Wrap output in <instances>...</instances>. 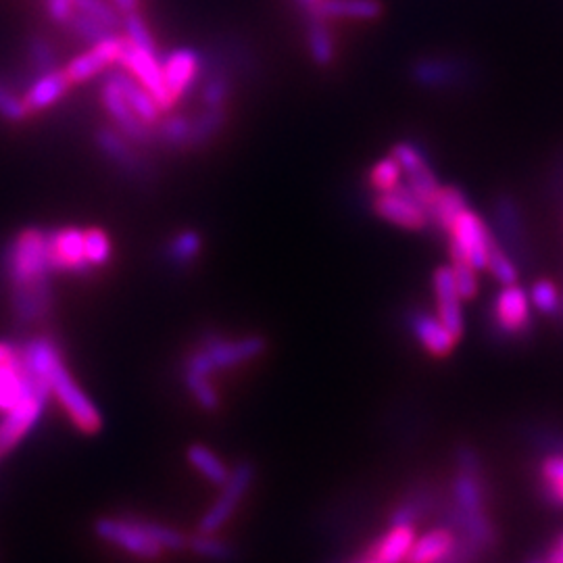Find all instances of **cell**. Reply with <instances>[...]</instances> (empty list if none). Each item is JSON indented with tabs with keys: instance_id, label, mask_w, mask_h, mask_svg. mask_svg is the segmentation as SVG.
<instances>
[{
	"instance_id": "obj_1",
	"label": "cell",
	"mask_w": 563,
	"mask_h": 563,
	"mask_svg": "<svg viewBox=\"0 0 563 563\" xmlns=\"http://www.w3.org/2000/svg\"><path fill=\"white\" fill-rule=\"evenodd\" d=\"M21 361H23V367H26L28 378L36 386L46 388L48 393L53 390L55 399L67 411L73 426L86 434H94L101 430V424H103L101 413L96 411L94 403L84 395V390L65 370V365L61 361L57 347L53 345V340H48V338L32 340L30 345L23 349Z\"/></svg>"
},
{
	"instance_id": "obj_2",
	"label": "cell",
	"mask_w": 563,
	"mask_h": 563,
	"mask_svg": "<svg viewBox=\"0 0 563 563\" xmlns=\"http://www.w3.org/2000/svg\"><path fill=\"white\" fill-rule=\"evenodd\" d=\"M51 253H48V232L30 228L23 230L7 249L5 274L11 290L36 288L51 284Z\"/></svg>"
},
{
	"instance_id": "obj_3",
	"label": "cell",
	"mask_w": 563,
	"mask_h": 563,
	"mask_svg": "<svg viewBox=\"0 0 563 563\" xmlns=\"http://www.w3.org/2000/svg\"><path fill=\"white\" fill-rule=\"evenodd\" d=\"M265 351V340L261 336H247L238 340H226L213 336L203 342V347L194 351L186 361V374L209 378L215 370H230L240 363H247Z\"/></svg>"
},
{
	"instance_id": "obj_4",
	"label": "cell",
	"mask_w": 563,
	"mask_h": 563,
	"mask_svg": "<svg viewBox=\"0 0 563 563\" xmlns=\"http://www.w3.org/2000/svg\"><path fill=\"white\" fill-rule=\"evenodd\" d=\"M447 236L451 261H465L476 269H486L488 242H491L493 232L482 222V217L476 211H472L470 207L461 211L455 217Z\"/></svg>"
},
{
	"instance_id": "obj_5",
	"label": "cell",
	"mask_w": 563,
	"mask_h": 563,
	"mask_svg": "<svg viewBox=\"0 0 563 563\" xmlns=\"http://www.w3.org/2000/svg\"><path fill=\"white\" fill-rule=\"evenodd\" d=\"M491 322L501 338H520L530 334L532 313L528 292L518 284L503 286L493 301Z\"/></svg>"
},
{
	"instance_id": "obj_6",
	"label": "cell",
	"mask_w": 563,
	"mask_h": 563,
	"mask_svg": "<svg viewBox=\"0 0 563 563\" xmlns=\"http://www.w3.org/2000/svg\"><path fill=\"white\" fill-rule=\"evenodd\" d=\"M48 395L51 393H48L46 388H40L32 382L28 395L23 397L15 407L5 411V418L0 420V453L11 451L19 440L36 426V422L40 420V415L44 411V405L48 401Z\"/></svg>"
},
{
	"instance_id": "obj_7",
	"label": "cell",
	"mask_w": 563,
	"mask_h": 563,
	"mask_svg": "<svg viewBox=\"0 0 563 563\" xmlns=\"http://www.w3.org/2000/svg\"><path fill=\"white\" fill-rule=\"evenodd\" d=\"M96 532H99V536H103L105 541L142 559H157L163 553V547L155 541L151 532L146 530L144 520L105 518L96 524Z\"/></svg>"
},
{
	"instance_id": "obj_8",
	"label": "cell",
	"mask_w": 563,
	"mask_h": 563,
	"mask_svg": "<svg viewBox=\"0 0 563 563\" xmlns=\"http://www.w3.org/2000/svg\"><path fill=\"white\" fill-rule=\"evenodd\" d=\"M374 211L384 222L411 232L424 230L430 224L426 207L413 197L405 184H399L390 192H380L374 199Z\"/></svg>"
},
{
	"instance_id": "obj_9",
	"label": "cell",
	"mask_w": 563,
	"mask_h": 563,
	"mask_svg": "<svg viewBox=\"0 0 563 563\" xmlns=\"http://www.w3.org/2000/svg\"><path fill=\"white\" fill-rule=\"evenodd\" d=\"M119 65L126 71H130L132 76L155 96V101L159 103V107L163 111L171 109V103L167 99V90H165V80H163V65L157 59L155 51L140 48L124 36V42H121Z\"/></svg>"
},
{
	"instance_id": "obj_10",
	"label": "cell",
	"mask_w": 563,
	"mask_h": 563,
	"mask_svg": "<svg viewBox=\"0 0 563 563\" xmlns=\"http://www.w3.org/2000/svg\"><path fill=\"white\" fill-rule=\"evenodd\" d=\"M253 478H255L253 463H249V461L238 463L234 472H230L228 480L222 484L224 486L222 497L213 503V507L207 511V516L201 520L199 532L215 534L219 528H222L234 516V511L238 509L240 501L251 488Z\"/></svg>"
},
{
	"instance_id": "obj_11",
	"label": "cell",
	"mask_w": 563,
	"mask_h": 563,
	"mask_svg": "<svg viewBox=\"0 0 563 563\" xmlns=\"http://www.w3.org/2000/svg\"><path fill=\"white\" fill-rule=\"evenodd\" d=\"M101 99H103L107 113L113 119V124L117 126V130L121 134L128 136L136 144H151L155 140V128L144 124V121L132 111L124 92L119 90V86L115 84V80L111 76H107L103 82Z\"/></svg>"
},
{
	"instance_id": "obj_12",
	"label": "cell",
	"mask_w": 563,
	"mask_h": 563,
	"mask_svg": "<svg viewBox=\"0 0 563 563\" xmlns=\"http://www.w3.org/2000/svg\"><path fill=\"white\" fill-rule=\"evenodd\" d=\"M48 253H51L53 272H90V263L86 259L84 247V230L80 228H59L48 232Z\"/></svg>"
},
{
	"instance_id": "obj_13",
	"label": "cell",
	"mask_w": 563,
	"mask_h": 563,
	"mask_svg": "<svg viewBox=\"0 0 563 563\" xmlns=\"http://www.w3.org/2000/svg\"><path fill=\"white\" fill-rule=\"evenodd\" d=\"M161 65L167 99L171 107H174L186 94V90L194 84V80L199 78V73L203 71V59L197 51H192V48H178V51L171 53Z\"/></svg>"
},
{
	"instance_id": "obj_14",
	"label": "cell",
	"mask_w": 563,
	"mask_h": 563,
	"mask_svg": "<svg viewBox=\"0 0 563 563\" xmlns=\"http://www.w3.org/2000/svg\"><path fill=\"white\" fill-rule=\"evenodd\" d=\"M432 286H434V297H436V309H438V320L445 324V328L457 338H463L465 330V320L461 311V297L455 286L453 269L451 265H440L436 267V272L432 276Z\"/></svg>"
},
{
	"instance_id": "obj_15",
	"label": "cell",
	"mask_w": 563,
	"mask_h": 563,
	"mask_svg": "<svg viewBox=\"0 0 563 563\" xmlns=\"http://www.w3.org/2000/svg\"><path fill=\"white\" fill-rule=\"evenodd\" d=\"M121 42H124V36L113 34L101 42L92 44L84 55L69 61V65H65V71H67L71 84H82L86 80H92L109 65L119 63Z\"/></svg>"
},
{
	"instance_id": "obj_16",
	"label": "cell",
	"mask_w": 563,
	"mask_h": 563,
	"mask_svg": "<svg viewBox=\"0 0 563 563\" xmlns=\"http://www.w3.org/2000/svg\"><path fill=\"white\" fill-rule=\"evenodd\" d=\"M407 328L411 330L415 340L420 342L422 349L436 359L449 357L459 342L438 317L422 309H415L407 315Z\"/></svg>"
},
{
	"instance_id": "obj_17",
	"label": "cell",
	"mask_w": 563,
	"mask_h": 563,
	"mask_svg": "<svg viewBox=\"0 0 563 563\" xmlns=\"http://www.w3.org/2000/svg\"><path fill=\"white\" fill-rule=\"evenodd\" d=\"M96 144H99L101 153L113 161L121 171L126 174H142L144 171V161L142 157L136 153L134 144L128 136H124L121 132H117L115 128H99L96 130Z\"/></svg>"
},
{
	"instance_id": "obj_18",
	"label": "cell",
	"mask_w": 563,
	"mask_h": 563,
	"mask_svg": "<svg viewBox=\"0 0 563 563\" xmlns=\"http://www.w3.org/2000/svg\"><path fill=\"white\" fill-rule=\"evenodd\" d=\"M71 80L67 76L65 67H55L46 73H40L36 82L30 86V90L23 96V103H26L30 115L44 111L48 107H53L61 96L71 88Z\"/></svg>"
},
{
	"instance_id": "obj_19",
	"label": "cell",
	"mask_w": 563,
	"mask_h": 563,
	"mask_svg": "<svg viewBox=\"0 0 563 563\" xmlns=\"http://www.w3.org/2000/svg\"><path fill=\"white\" fill-rule=\"evenodd\" d=\"M457 536L449 526H438L415 538L405 563H443L455 549Z\"/></svg>"
},
{
	"instance_id": "obj_20",
	"label": "cell",
	"mask_w": 563,
	"mask_h": 563,
	"mask_svg": "<svg viewBox=\"0 0 563 563\" xmlns=\"http://www.w3.org/2000/svg\"><path fill=\"white\" fill-rule=\"evenodd\" d=\"M109 76L115 80L119 90L124 92L132 111L144 121V124H149V126L155 128V124H159V117L163 113V109L155 101V96L149 90H146L126 69L124 71H113V73H109Z\"/></svg>"
},
{
	"instance_id": "obj_21",
	"label": "cell",
	"mask_w": 563,
	"mask_h": 563,
	"mask_svg": "<svg viewBox=\"0 0 563 563\" xmlns=\"http://www.w3.org/2000/svg\"><path fill=\"white\" fill-rule=\"evenodd\" d=\"M468 207V199H465V194L457 186H440L426 207L428 222L447 234L455 217Z\"/></svg>"
},
{
	"instance_id": "obj_22",
	"label": "cell",
	"mask_w": 563,
	"mask_h": 563,
	"mask_svg": "<svg viewBox=\"0 0 563 563\" xmlns=\"http://www.w3.org/2000/svg\"><path fill=\"white\" fill-rule=\"evenodd\" d=\"M415 541V526L397 524L390 526L378 541L370 547L378 563H405L409 549Z\"/></svg>"
},
{
	"instance_id": "obj_23",
	"label": "cell",
	"mask_w": 563,
	"mask_h": 563,
	"mask_svg": "<svg viewBox=\"0 0 563 563\" xmlns=\"http://www.w3.org/2000/svg\"><path fill=\"white\" fill-rule=\"evenodd\" d=\"M436 505V495L430 486H418L409 491L390 513V526H415Z\"/></svg>"
},
{
	"instance_id": "obj_24",
	"label": "cell",
	"mask_w": 563,
	"mask_h": 563,
	"mask_svg": "<svg viewBox=\"0 0 563 563\" xmlns=\"http://www.w3.org/2000/svg\"><path fill=\"white\" fill-rule=\"evenodd\" d=\"M32 382L26 374L21 357L13 363L0 365V411H9L28 395Z\"/></svg>"
},
{
	"instance_id": "obj_25",
	"label": "cell",
	"mask_w": 563,
	"mask_h": 563,
	"mask_svg": "<svg viewBox=\"0 0 563 563\" xmlns=\"http://www.w3.org/2000/svg\"><path fill=\"white\" fill-rule=\"evenodd\" d=\"M324 19H357L372 21L382 15L380 0H324L315 13Z\"/></svg>"
},
{
	"instance_id": "obj_26",
	"label": "cell",
	"mask_w": 563,
	"mask_h": 563,
	"mask_svg": "<svg viewBox=\"0 0 563 563\" xmlns=\"http://www.w3.org/2000/svg\"><path fill=\"white\" fill-rule=\"evenodd\" d=\"M495 219H497L501 238L509 247V251L522 255L524 253V232H522L520 213L511 199H507V197L497 199Z\"/></svg>"
},
{
	"instance_id": "obj_27",
	"label": "cell",
	"mask_w": 563,
	"mask_h": 563,
	"mask_svg": "<svg viewBox=\"0 0 563 563\" xmlns=\"http://www.w3.org/2000/svg\"><path fill=\"white\" fill-rule=\"evenodd\" d=\"M226 121H228L226 107H203L201 115L192 119L186 149H201V146L215 140L219 130L226 126Z\"/></svg>"
},
{
	"instance_id": "obj_28",
	"label": "cell",
	"mask_w": 563,
	"mask_h": 563,
	"mask_svg": "<svg viewBox=\"0 0 563 563\" xmlns=\"http://www.w3.org/2000/svg\"><path fill=\"white\" fill-rule=\"evenodd\" d=\"M324 17L320 15H309V26H307V46H309V55L313 59L315 65L320 67H328L334 63V38L330 28L326 26Z\"/></svg>"
},
{
	"instance_id": "obj_29",
	"label": "cell",
	"mask_w": 563,
	"mask_h": 563,
	"mask_svg": "<svg viewBox=\"0 0 563 563\" xmlns=\"http://www.w3.org/2000/svg\"><path fill=\"white\" fill-rule=\"evenodd\" d=\"M459 76V69L451 61L443 59H422L413 65L411 78L424 88H447Z\"/></svg>"
},
{
	"instance_id": "obj_30",
	"label": "cell",
	"mask_w": 563,
	"mask_h": 563,
	"mask_svg": "<svg viewBox=\"0 0 563 563\" xmlns=\"http://www.w3.org/2000/svg\"><path fill=\"white\" fill-rule=\"evenodd\" d=\"M192 119L186 115H169L165 121L155 126V140H159L167 149L182 151L188 146Z\"/></svg>"
},
{
	"instance_id": "obj_31",
	"label": "cell",
	"mask_w": 563,
	"mask_h": 563,
	"mask_svg": "<svg viewBox=\"0 0 563 563\" xmlns=\"http://www.w3.org/2000/svg\"><path fill=\"white\" fill-rule=\"evenodd\" d=\"M486 269L493 274V278L497 282H501V286L518 284V267H516V263H513V259L509 257L507 249L501 247V242L495 238V234H493L491 242H488Z\"/></svg>"
},
{
	"instance_id": "obj_32",
	"label": "cell",
	"mask_w": 563,
	"mask_h": 563,
	"mask_svg": "<svg viewBox=\"0 0 563 563\" xmlns=\"http://www.w3.org/2000/svg\"><path fill=\"white\" fill-rule=\"evenodd\" d=\"M188 461L213 484L222 486L230 476V470L226 468V463L219 459L211 449H207L203 445H192L188 449Z\"/></svg>"
},
{
	"instance_id": "obj_33",
	"label": "cell",
	"mask_w": 563,
	"mask_h": 563,
	"mask_svg": "<svg viewBox=\"0 0 563 563\" xmlns=\"http://www.w3.org/2000/svg\"><path fill=\"white\" fill-rule=\"evenodd\" d=\"M541 484L549 503L563 507V453H555L543 461Z\"/></svg>"
},
{
	"instance_id": "obj_34",
	"label": "cell",
	"mask_w": 563,
	"mask_h": 563,
	"mask_svg": "<svg viewBox=\"0 0 563 563\" xmlns=\"http://www.w3.org/2000/svg\"><path fill=\"white\" fill-rule=\"evenodd\" d=\"M201 249H203L201 236L194 230H184L178 236L171 238L167 247V257L174 265L184 267L199 257Z\"/></svg>"
},
{
	"instance_id": "obj_35",
	"label": "cell",
	"mask_w": 563,
	"mask_h": 563,
	"mask_svg": "<svg viewBox=\"0 0 563 563\" xmlns=\"http://www.w3.org/2000/svg\"><path fill=\"white\" fill-rule=\"evenodd\" d=\"M65 26L69 28V32H71L73 36L80 38L82 42H88L90 46L96 44V42L105 40V38H109V36H113V34H117V32L109 30L107 26H103V23L94 21L92 17H88V15H84V13H80V11H73L71 17L67 19Z\"/></svg>"
},
{
	"instance_id": "obj_36",
	"label": "cell",
	"mask_w": 563,
	"mask_h": 563,
	"mask_svg": "<svg viewBox=\"0 0 563 563\" xmlns=\"http://www.w3.org/2000/svg\"><path fill=\"white\" fill-rule=\"evenodd\" d=\"M403 178V169L397 163V159L393 155H388L384 159H380L372 171H370V188L380 192H390L395 190L401 184Z\"/></svg>"
},
{
	"instance_id": "obj_37",
	"label": "cell",
	"mask_w": 563,
	"mask_h": 563,
	"mask_svg": "<svg viewBox=\"0 0 563 563\" xmlns=\"http://www.w3.org/2000/svg\"><path fill=\"white\" fill-rule=\"evenodd\" d=\"M232 80L224 71H211L201 88V103L203 107H226L230 99Z\"/></svg>"
},
{
	"instance_id": "obj_38",
	"label": "cell",
	"mask_w": 563,
	"mask_h": 563,
	"mask_svg": "<svg viewBox=\"0 0 563 563\" xmlns=\"http://www.w3.org/2000/svg\"><path fill=\"white\" fill-rule=\"evenodd\" d=\"M76 11L103 23V26H107L113 32L124 26V17H121L117 7H111L109 3H105V0H76Z\"/></svg>"
},
{
	"instance_id": "obj_39",
	"label": "cell",
	"mask_w": 563,
	"mask_h": 563,
	"mask_svg": "<svg viewBox=\"0 0 563 563\" xmlns=\"http://www.w3.org/2000/svg\"><path fill=\"white\" fill-rule=\"evenodd\" d=\"M530 303L543 315H557L561 309V295L551 280H538L530 290Z\"/></svg>"
},
{
	"instance_id": "obj_40",
	"label": "cell",
	"mask_w": 563,
	"mask_h": 563,
	"mask_svg": "<svg viewBox=\"0 0 563 563\" xmlns=\"http://www.w3.org/2000/svg\"><path fill=\"white\" fill-rule=\"evenodd\" d=\"M188 545L197 555H203V557L213 559V561H228V559L234 557V549L228 543L215 538V534L199 532L197 536L190 538Z\"/></svg>"
},
{
	"instance_id": "obj_41",
	"label": "cell",
	"mask_w": 563,
	"mask_h": 563,
	"mask_svg": "<svg viewBox=\"0 0 563 563\" xmlns=\"http://www.w3.org/2000/svg\"><path fill=\"white\" fill-rule=\"evenodd\" d=\"M390 155H393L397 159V163L401 165L403 169V174L409 176V174H415V171H422V169H428L430 163L426 159V155L422 153L420 146H415L411 142H397L393 146V151H390Z\"/></svg>"
},
{
	"instance_id": "obj_42",
	"label": "cell",
	"mask_w": 563,
	"mask_h": 563,
	"mask_svg": "<svg viewBox=\"0 0 563 563\" xmlns=\"http://www.w3.org/2000/svg\"><path fill=\"white\" fill-rule=\"evenodd\" d=\"M84 247H86V259H88L90 267L105 265L111 257L109 236L99 228H90L84 232Z\"/></svg>"
},
{
	"instance_id": "obj_43",
	"label": "cell",
	"mask_w": 563,
	"mask_h": 563,
	"mask_svg": "<svg viewBox=\"0 0 563 563\" xmlns=\"http://www.w3.org/2000/svg\"><path fill=\"white\" fill-rule=\"evenodd\" d=\"M451 269L461 301H472L478 295V269L465 261H451Z\"/></svg>"
},
{
	"instance_id": "obj_44",
	"label": "cell",
	"mask_w": 563,
	"mask_h": 563,
	"mask_svg": "<svg viewBox=\"0 0 563 563\" xmlns=\"http://www.w3.org/2000/svg\"><path fill=\"white\" fill-rule=\"evenodd\" d=\"M186 386L192 393V397L197 399V403L203 409H215L219 405V397L215 393V386L209 382V378L205 376H194V374H186Z\"/></svg>"
},
{
	"instance_id": "obj_45",
	"label": "cell",
	"mask_w": 563,
	"mask_h": 563,
	"mask_svg": "<svg viewBox=\"0 0 563 563\" xmlns=\"http://www.w3.org/2000/svg\"><path fill=\"white\" fill-rule=\"evenodd\" d=\"M124 28H126V38L140 46V48H149V51H155V42H153V36L149 32V28H146V23L144 19L134 11L130 15H124Z\"/></svg>"
},
{
	"instance_id": "obj_46",
	"label": "cell",
	"mask_w": 563,
	"mask_h": 563,
	"mask_svg": "<svg viewBox=\"0 0 563 563\" xmlns=\"http://www.w3.org/2000/svg\"><path fill=\"white\" fill-rule=\"evenodd\" d=\"M30 63H32V67L36 71V76L55 69L57 61H55V51H53L51 42H46L42 38H36L30 44Z\"/></svg>"
},
{
	"instance_id": "obj_47",
	"label": "cell",
	"mask_w": 563,
	"mask_h": 563,
	"mask_svg": "<svg viewBox=\"0 0 563 563\" xmlns=\"http://www.w3.org/2000/svg\"><path fill=\"white\" fill-rule=\"evenodd\" d=\"M30 115L26 103L19 99L17 94H13L9 88L0 84V117H5L9 121H23Z\"/></svg>"
},
{
	"instance_id": "obj_48",
	"label": "cell",
	"mask_w": 563,
	"mask_h": 563,
	"mask_svg": "<svg viewBox=\"0 0 563 563\" xmlns=\"http://www.w3.org/2000/svg\"><path fill=\"white\" fill-rule=\"evenodd\" d=\"M44 9L55 23L65 26L71 13L76 11V0H44Z\"/></svg>"
},
{
	"instance_id": "obj_49",
	"label": "cell",
	"mask_w": 563,
	"mask_h": 563,
	"mask_svg": "<svg viewBox=\"0 0 563 563\" xmlns=\"http://www.w3.org/2000/svg\"><path fill=\"white\" fill-rule=\"evenodd\" d=\"M19 359V351L17 347L9 345V342H0V365H7Z\"/></svg>"
},
{
	"instance_id": "obj_50",
	"label": "cell",
	"mask_w": 563,
	"mask_h": 563,
	"mask_svg": "<svg viewBox=\"0 0 563 563\" xmlns=\"http://www.w3.org/2000/svg\"><path fill=\"white\" fill-rule=\"evenodd\" d=\"M113 3L121 15H130L138 9V0H113Z\"/></svg>"
},
{
	"instance_id": "obj_51",
	"label": "cell",
	"mask_w": 563,
	"mask_h": 563,
	"mask_svg": "<svg viewBox=\"0 0 563 563\" xmlns=\"http://www.w3.org/2000/svg\"><path fill=\"white\" fill-rule=\"evenodd\" d=\"M324 3V0H299V5H301V9H305L309 15L311 13H315L317 9H320V5Z\"/></svg>"
},
{
	"instance_id": "obj_52",
	"label": "cell",
	"mask_w": 563,
	"mask_h": 563,
	"mask_svg": "<svg viewBox=\"0 0 563 563\" xmlns=\"http://www.w3.org/2000/svg\"><path fill=\"white\" fill-rule=\"evenodd\" d=\"M549 561H551V563H563V536H561L559 545H557L555 549H551V553H549Z\"/></svg>"
},
{
	"instance_id": "obj_53",
	"label": "cell",
	"mask_w": 563,
	"mask_h": 563,
	"mask_svg": "<svg viewBox=\"0 0 563 563\" xmlns=\"http://www.w3.org/2000/svg\"><path fill=\"white\" fill-rule=\"evenodd\" d=\"M347 563H378V561H376V557L372 555V551L367 549L365 553H361L359 557H355V559H351V561H347Z\"/></svg>"
},
{
	"instance_id": "obj_54",
	"label": "cell",
	"mask_w": 563,
	"mask_h": 563,
	"mask_svg": "<svg viewBox=\"0 0 563 563\" xmlns=\"http://www.w3.org/2000/svg\"><path fill=\"white\" fill-rule=\"evenodd\" d=\"M532 563H551V561H532Z\"/></svg>"
}]
</instances>
